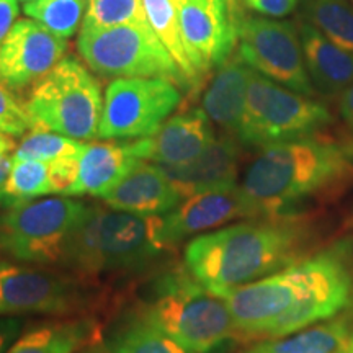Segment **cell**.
Instances as JSON below:
<instances>
[{"mask_svg": "<svg viewBox=\"0 0 353 353\" xmlns=\"http://www.w3.org/2000/svg\"><path fill=\"white\" fill-rule=\"evenodd\" d=\"M317 244L319 232L309 216H262L193 237L183 265L205 288L224 298L299 262Z\"/></svg>", "mask_w": 353, "mask_h": 353, "instance_id": "obj_1", "label": "cell"}, {"mask_svg": "<svg viewBox=\"0 0 353 353\" xmlns=\"http://www.w3.org/2000/svg\"><path fill=\"white\" fill-rule=\"evenodd\" d=\"M353 183V159L342 143L309 136L260 149L239 183L257 214H306L314 201L337 196Z\"/></svg>", "mask_w": 353, "mask_h": 353, "instance_id": "obj_2", "label": "cell"}, {"mask_svg": "<svg viewBox=\"0 0 353 353\" xmlns=\"http://www.w3.org/2000/svg\"><path fill=\"white\" fill-rule=\"evenodd\" d=\"M162 228V214L90 206L63 268L85 278L144 272L174 249L165 242Z\"/></svg>", "mask_w": 353, "mask_h": 353, "instance_id": "obj_3", "label": "cell"}, {"mask_svg": "<svg viewBox=\"0 0 353 353\" xmlns=\"http://www.w3.org/2000/svg\"><path fill=\"white\" fill-rule=\"evenodd\" d=\"M132 306L193 353H208L236 335L224 298L205 288L185 265L154 278Z\"/></svg>", "mask_w": 353, "mask_h": 353, "instance_id": "obj_4", "label": "cell"}, {"mask_svg": "<svg viewBox=\"0 0 353 353\" xmlns=\"http://www.w3.org/2000/svg\"><path fill=\"white\" fill-rule=\"evenodd\" d=\"M352 247L353 237H341L283 270L241 286L224 296L236 327L234 341L259 342L273 321L316 293Z\"/></svg>", "mask_w": 353, "mask_h": 353, "instance_id": "obj_5", "label": "cell"}, {"mask_svg": "<svg viewBox=\"0 0 353 353\" xmlns=\"http://www.w3.org/2000/svg\"><path fill=\"white\" fill-rule=\"evenodd\" d=\"M90 205L69 196L10 203L0 214V252L19 262L61 267Z\"/></svg>", "mask_w": 353, "mask_h": 353, "instance_id": "obj_6", "label": "cell"}, {"mask_svg": "<svg viewBox=\"0 0 353 353\" xmlns=\"http://www.w3.org/2000/svg\"><path fill=\"white\" fill-rule=\"evenodd\" d=\"M334 123L325 103L290 90L252 70L247 100L236 138L242 145L263 149L309 136H317Z\"/></svg>", "mask_w": 353, "mask_h": 353, "instance_id": "obj_7", "label": "cell"}, {"mask_svg": "<svg viewBox=\"0 0 353 353\" xmlns=\"http://www.w3.org/2000/svg\"><path fill=\"white\" fill-rule=\"evenodd\" d=\"M25 107L33 128L77 141L99 138L103 113L101 87L90 70L74 57H64L34 83Z\"/></svg>", "mask_w": 353, "mask_h": 353, "instance_id": "obj_8", "label": "cell"}, {"mask_svg": "<svg viewBox=\"0 0 353 353\" xmlns=\"http://www.w3.org/2000/svg\"><path fill=\"white\" fill-rule=\"evenodd\" d=\"M77 51L88 69L101 77H159L193 92L151 25L81 28Z\"/></svg>", "mask_w": 353, "mask_h": 353, "instance_id": "obj_9", "label": "cell"}, {"mask_svg": "<svg viewBox=\"0 0 353 353\" xmlns=\"http://www.w3.org/2000/svg\"><path fill=\"white\" fill-rule=\"evenodd\" d=\"M182 103L176 83L159 77H120L108 83L99 139L151 136Z\"/></svg>", "mask_w": 353, "mask_h": 353, "instance_id": "obj_10", "label": "cell"}, {"mask_svg": "<svg viewBox=\"0 0 353 353\" xmlns=\"http://www.w3.org/2000/svg\"><path fill=\"white\" fill-rule=\"evenodd\" d=\"M237 54L247 65L298 94L316 97L304 64L299 28L294 21L242 17Z\"/></svg>", "mask_w": 353, "mask_h": 353, "instance_id": "obj_11", "label": "cell"}, {"mask_svg": "<svg viewBox=\"0 0 353 353\" xmlns=\"http://www.w3.org/2000/svg\"><path fill=\"white\" fill-rule=\"evenodd\" d=\"M88 301L87 286L76 276L43 265L0 262V316L77 314Z\"/></svg>", "mask_w": 353, "mask_h": 353, "instance_id": "obj_12", "label": "cell"}, {"mask_svg": "<svg viewBox=\"0 0 353 353\" xmlns=\"http://www.w3.org/2000/svg\"><path fill=\"white\" fill-rule=\"evenodd\" d=\"M185 50L201 79L223 65L239 41L236 0H176Z\"/></svg>", "mask_w": 353, "mask_h": 353, "instance_id": "obj_13", "label": "cell"}, {"mask_svg": "<svg viewBox=\"0 0 353 353\" xmlns=\"http://www.w3.org/2000/svg\"><path fill=\"white\" fill-rule=\"evenodd\" d=\"M68 50V39L37 20H17L0 48V82L15 92L38 83L64 59Z\"/></svg>", "mask_w": 353, "mask_h": 353, "instance_id": "obj_14", "label": "cell"}, {"mask_svg": "<svg viewBox=\"0 0 353 353\" xmlns=\"http://www.w3.org/2000/svg\"><path fill=\"white\" fill-rule=\"evenodd\" d=\"M257 218L239 183L226 185L183 198L174 210L162 214V234L170 247L188 237L226 226L236 219Z\"/></svg>", "mask_w": 353, "mask_h": 353, "instance_id": "obj_15", "label": "cell"}, {"mask_svg": "<svg viewBox=\"0 0 353 353\" xmlns=\"http://www.w3.org/2000/svg\"><path fill=\"white\" fill-rule=\"evenodd\" d=\"M216 139L213 123L203 108L172 117L151 136L126 143L134 159L152 164L179 165L196 159Z\"/></svg>", "mask_w": 353, "mask_h": 353, "instance_id": "obj_16", "label": "cell"}, {"mask_svg": "<svg viewBox=\"0 0 353 353\" xmlns=\"http://www.w3.org/2000/svg\"><path fill=\"white\" fill-rule=\"evenodd\" d=\"M241 145L236 136L226 132L223 136H216V139L200 156L187 164L157 165L176 188L180 196L187 198L206 190L237 183Z\"/></svg>", "mask_w": 353, "mask_h": 353, "instance_id": "obj_17", "label": "cell"}, {"mask_svg": "<svg viewBox=\"0 0 353 353\" xmlns=\"http://www.w3.org/2000/svg\"><path fill=\"white\" fill-rule=\"evenodd\" d=\"M100 200L108 208L136 214H165L183 200L157 164L138 161Z\"/></svg>", "mask_w": 353, "mask_h": 353, "instance_id": "obj_18", "label": "cell"}, {"mask_svg": "<svg viewBox=\"0 0 353 353\" xmlns=\"http://www.w3.org/2000/svg\"><path fill=\"white\" fill-rule=\"evenodd\" d=\"M298 28L304 64L316 92L330 99L341 97L353 83V52L337 46L304 19Z\"/></svg>", "mask_w": 353, "mask_h": 353, "instance_id": "obj_19", "label": "cell"}, {"mask_svg": "<svg viewBox=\"0 0 353 353\" xmlns=\"http://www.w3.org/2000/svg\"><path fill=\"white\" fill-rule=\"evenodd\" d=\"M252 70L239 54H232L216 69L210 85L203 94V112L208 114L213 125L219 126L228 134L236 136L241 125Z\"/></svg>", "mask_w": 353, "mask_h": 353, "instance_id": "obj_20", "label": "cell"}, {"mask_svg": "<svg viewBox=\"0 0 353 353\" xmlns=\"http://www.w3.org/2000/svg\"><path fill=\"white\" fill-rule=\"evenodd\" d=\"M128 151L126 143L105 139L83 144L79 156L76 182L65 196H101L112 190L138 162Z\"/></svg>", "mask_w": 353, "mask_h": 353, "instance_id": "obj_21", "label": "cell"}, {"mask_svg": "<svg viewBox=\"0 0 353 353\" xmlns=\"http://www.w3.org/2000/svg\"><path fill=\"white\" fill-rule=\"evenodd\" d=\"M103 332L99 319L92 316L69 317L44 322L21 334L7 353H77L92 343L101 342Z\"/></svg>", "mask_w": 353, "mask_h": 353, "instance_id": "obj_22", "label": "cell"}, {"mask_svg": "<svg viewBox=\"0 0 353 353\" xmlns=\"http://www.w3.org/2000/svg\"><path fill=\"white\" fill-rule=\"evenodd\" d=\"M352 330L353 311L285 337L255 342L244 353H347Z\"/></svg>", "mask_w": 353, "mask_h": 353, "instance_id": "obj_23", "label": "cell"}, {"mask_svg": "<svg viewBox=\"0 0 353 353\" xmlns=\"http://www.w3.org/2000/svg\"><path fill=\"white\" fill-rule=\"evenodd\" d=\"M107 353H193L144 317L134 306L126 309L103 334Z\"/></svg>", "mask_w": 353, "mask_h": 353, "instance_id": "obj_24", "label": "cell"}, {"mask_svg": "<svg viewBox=\"0 0 353 353\" xmlns=\"http://www.w3.org/2000/svg\"><path fill=\"white\" fill-rule=\"evenodd\" d=\"M144 8L154 33L174 57L176 65L192 85L193 92L198 90L201 87L203 79L196 74L187 50H185L176 0H144Z\"/></svg>", "mask_w": 353, "mask_h": 353, "instance_id": "obj_25", "label": "cell"}, {"mask_svg": "<svg viewBox=\"0 0 353 353\" xmlns=\"http://www.w3.org/2000/svg\"><path fill=\"white\" fill-rule=\"evenodd\" d=\"M301 19L330 41L353 52V6L350 0H303Z\"/></svg>", "mask_w": 353, "mask_h": 353, "instance_id": "obj_26", "label": "cell"}, {"mask_svg": "<svg viewBox=\"0 0 353 353\" xmlns=\"http://www.w3.org/2000/svg\"><path fill=\"white\" fill-rule=\"evenodd\" d=\"M87 6L88 0H32L25 3L23 12L57 37L69 39L82 26Z\"/></svg>", "mask_w": 353, "mask_h": 353, "instance_id": "obj_27", "label": "cell"}, {"mask_svg": "<svg viewBox=\"0 0 353 353\" xmlns=\"http://www.w3.org/2000/svg\"><path fill=\"white\" fill-rule=\"evenodd\" d=\"M6 193V206L10 203L54 195L52 193L50 162L13 157Z\"/></svg>", "mask_w": 353, "mask_h": 353, "instance_id": "obj_28", "label": "cell"}, {"mask_svg": "<svg viewBox=\"0 0 353 353\" xmlns=\"http://www.w3.org/2000/svg\"><path fill=\"white\" fill-rule=\"evenodd\" d=\"M83 148L82 141L68 138L59 132L32 128L17 145L13 157L17 159H33V161L54 162L57 159L68 156H77Z\"/></svg>", "mask_w": 353, "mask_h": 353, "instance_id": "obj_29", "label": "cell"}, {"mask_svg": "<svg viewBox=\"0 0 353 353\" xmlns=\"http://www.w3.org/2000/svg\"><path fill=\"white\" fill-rule=\"evenodd\" d=\"M149 25L144 0H88L82 28Z\"/></svg>", "mask_w": 353, "mask_h": 353, "instance_id": "obj_30", "label": "cell"}, {"mask_svg": "<svg viewBox=\"0 0 353 353\" xmlns=\"http://www.w3.org/2000/svg\"><path fill=\"white\" fill-rule=\"evenodd\" d=\"M33 128L32 118L7 85L0 82V130L8 136H25Z\"/></svg>", "mask_w": 353, "mask_h": 353, "instance_id": "obj_31", "label": "cell"}, {"mask_svg": "<svg viewBox=\"0 0 353 353\" xmlns=\"http://www.w3.org/2000/svg\"><path fill=\"white\" fill-rule=\"evenodd\" d=\"M79 156H68L51 162V183L54 195H68L69 188L76 182L79 172Z\"/></svg>", "mask_w": 353, "mask_h": 353, "instance_id": "obj_32", "label": "cell"}, {"mask_svg": "<svg viewBox=\"0 0 353 353\" xmlns=\"http://www.w3.org/2000/svg\"><path fill=\"white\" fill-rule=\"evenodd\" d=\"M250 10L268 19H283L299 6L301 0H242Z\"/></svg>", "mask_w": 353, "mask_h": 353, "instance_id": "obj_33", "label": "cell"}, {"mask_svg": "<svg viewBox=\"0 0 353 353\" xmlns=\"http://www.w3.org/2000/svg\"><path fill=\"white\" fill-rule=\"evenodd\" d=\"M23 321L17 316H0V353H7L20 337Z\"/></svg>", "mask_w": 353, "mask_h": 353, "instance_id": "obj_34", "label": "cell"}, {"mask_svg": "<svg viewBox=\"0 0 353 353\" xmlns=\"http://www.w3.org/2000/svg\"><path fill=\"white\" fill-rule=\"evenodd\" d=\"M19 0H0V48L19 19Z\"/></svg>", "mask_w": 353, "mask_h": 353, "instance_id": "obj_35", "label": "cell"}, {"mask_svg": "<svg viewBox=\"0 0 353 353\" xmlns=\"http://www.w3.org/2000/svg\"><path fill=\"white\" fill-rule=\"evenodd\" d=\"M339 113H341L343 125L348 128V131L353 132V83L339 97Z\"/></svg>", "mask_w": 353, "mask_h": 353, "instance_id": "obj_36", "label": "cell"}, {"mask_svg": "<svg viewBox=\"0 0 353 353\" xmlns=\"http://www.w3.org/2000/svg\"><path fill=\"white\" fill-rule=\"evenodd\" d=\"M12 164H13V157L8 156V154H0V205L6 206L7 203V182L8 176H10V170H12Z\"/></svg>", "mask_w": 353, "mask_h": 353, "instance_id": "obj_37", "label": "cell"}, {"mask_svg": "<svg viewBox=\"0 0 353 353\" xmlns=\"http://www.w3.org/2000/svg\"><path fill=\"white\" fill-rule=\"evenodd\" d=\"M13 149H17V145L13 143L12 136L0 130V154H10Z\"/></svg>", "mask_w": 353, "mask_h": 353, "instance_id": "obj_38", "label": "cell"}, {"mask_svg": "<svg viewBox=\"0 0 353 353\" xmlns=\"http://www.w3.org/2000/svg\"><path fill=\"white\" fill-rule=\"evenodd\" d=\"M77 353H107V348H105L103 342H97V343H92V345H88L85 348H82L81 352Z\"/></svg>", "mask_w": 353, "mask_h": 353, "instance_id": "obj_39", "label": "cell"}, {"mask_svg": "<svg viewBox=\"0 0 353 353\" xmlns=\"http://www.w3.org/2000/svg\"><path fill=\"white\" fill-rule=\"evenodd\" d=\"M342 145H343V149H345V151H347L348 156H350V157L353 159V138L343 141Z\"/></svg>", "mask_w": 353, "mask_h": 353, "instance_id": "obj_40", "label": "cell"}, {"mask_svg": "<svg viewBox=\"0 0 353 353\" xmlns=\"http://www.w3.org/2000/svg\"><path fill=\"white\" fill-rule=\"evenodd\" d=\"M347 353H353V330L350 334V339H348V348H347Z\"/></svg>", "mask_w": 353, "mask_h": 353, "instance_id": "obj_41", "label": "cell"}, {"mask_svg": "<svg viewBox=\"0 0 353 353\" xmlns=\"http://www.w3.org/2000/svg\"><path fill=\"white\" fill-rule=\"evenodd\" d=\"M21 2H25V3H26V2H32V0H21Z\"/></svg>", "mask_w": 353, "mask_h": 353, "instance_id": "obj_42", "label": "cell"}, {"mask_svg": "<svg viewBox=\"0 0 353 353\" xmlns=\"http://www.w3.org/2000/svg\"><path fill=\"white\" fill-rule=\"evenodd\" d=\"M350 2H352V6H353V0H350Z\"/></svg>", "mask_w": 353, "mask_h": 353, "instance_id": "obj_43", "label": "cell"}]
</instances>
